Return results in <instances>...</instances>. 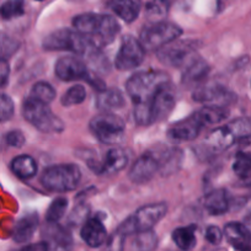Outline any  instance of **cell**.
<instances>
[{"label": "cell", "mask_w": 251, "mask_h": 251, "mask_svg": "<svg viewBox=\"0 0 251 251\" xmlns=\"http://www.w3.org/2000/svg\"><path fill=\"white\" fill-rule=\"evenodd\" d=\"M15 112V105L13 99L6 94H0V123L8 122Z\"/></svg>", "instance_id": "8d00e7d4"}, {"label": "cell", "mask_w": 251, "mask_h": 251, "mask_svg": "<svg viewBox=\"0 0 251 251\" xmlns=\"http://www.w3.org/2000/svg\"><path fill=\"white\" fill-rule=\"evenodd\" d=\"M36 1H43V0H36Z\"/></svg>", "instance_id": "ee69618b"}, {"label": "cell", "mask_w": 251, "mask_h": 251, "mask_svg": "<svg viewBox=\"0 0 251 251\" xmlns=\"http://www.w3.org/2000/svg\"><path fill=\"white\" fill-rule=\"evenodd\" d=\"M20 48V42L10 35L0 31V59H9Z\"/></svg>", "instance_id": "e575fe53"}, {"label": "cell", "mask_w": 251, "mask_h": 251, "mask_svg": "<svg viewBox=\"0 0 251 251\" xmlns=\"http://www.w3.org/2000/svg\"><path fill=\"white\" fill-rule=\"evenodd\" d=\"M108 8L126 23H133L142 10V0H108Z\"/></svg>", "instance_id": "44dd1931"}, {"label": "cell", "mask_w": 251, "mask_h": 251, "mask_svg": "<svg viewBox=\"0 0 251 251\" xmlns=\"http://www.w3.org/2000/svg\"><path fill=\"white\" fill-rule=\"evenodd\" d=\"M233 170L239 178L251 185V153L239 151L234 159Z\"/></svg>", "instance_id": "f546056e"}, {"label": "cell", "mask_w": 251, "mask_h": 251, "mask_svg": "<svg viewBox=\"0 0 251 251\" xmlns=\"http://www.w3.org/2000/svg\"><path fill=\"white\" fill-rule=\"evenodd\" d=\"M125 240L126 235L117 229L116 231H113V234H111L110 238H107L103 251H123L125 250Z\"/></svg>", "instance_id": "74e56055"}, {"label": "cell", "mask_w": 251, "mask_h": 251, "mask_svg": "<svg viewBox=\"0 0 251 251\" xmlns=\"http://www.w3.org/2000/svg\"><path fill=\"white\" fill-rule=\"evenodd\" d=\"M209 73V66L201 58L195 59L191 64H188L183 69L182 83L187 86H195L197 88L206 80Z\"/></svg>", "instance_id": "cb8c5ba5"}, {"label": "cell", "mask_w": 251, "mask_h": 251, "mask_svg": "<svg viewBox=\"0 0 251 251\" xmlns=\"http://www.w3.org/2000/svg\"><path fill=\"white\" fill-rule=\"evenodd\" d=\"M68 208V200L64 197H58L48 207L46 212V222L48 223H58L66 214Z\"/></svg>", "instance_id": "d6a6232c"}, {"label": "cell", "mask_w": 251, "mask_h": 251, "mask_svg": "<svg viewBox=\"0 0 251 251\" xmlns=\"http://www.w3.org/2000/svg\"><path fill=\"white\" fill-rule=\"evenodd\" d=\"M38 214L37 213H27L24 217H21L18 222H16L15 226L13 230V239L15 243L24 244L31 240L35 234L36 229L38 226Z\"/></svg>", "instance_id": "7402d4cb"}, {"label": "cell", "mask_w": 251, "mask_h": 251, "mask_svg": "<svg viewBox=\"0 0 251 251\" xmlns=\"http://www.w3.org/2000/svg\"><path fill=\"white\" fill-rule=\"evenodd\" d=\"M169 85V75L161 71H143L126 81V90L134 106L148 105L160 89Z\"/></svg>", "instance_id": "7a4b0ae2"}, {"label": "cell", "mask_w": 251, "mask_h": 251, "mask_svg": "<svg viewBox=\"0 0 251 251\" xmlns=\"http://www.w3.org/2000/svg\"><path fill=\"white\" fill-rule=\"evenodd\" d=\"M234 94H231L228 89L219 84H201L195 88L192 99L196 102L204 103V105H218L228 106L234 101Z\"/></svg>", "instance_id": "4fadbf2b"}, {"label": "cell", "mask_w": 251, "mask_h": 251, "mask_svg": "<svg viewBox=\"0 0 251 251\" xmlns=\"http://www.w3.org/2000/svg\"><path fill=\"white\" fill-rule=\"evenodd\" d=\"M85 88L83 85H80V84H76V85H73L66 93L63 94L62 99H60V102H62L63 106H66V107H71V106H75L81 103L85 100Z\"/></svg>", "instance_id": "836d02e7"}, {"label": "cell", "mask_w": 251, "mask_h": 251, "mask_svg": "<svg viewBox=\"0 0 251 251\" xmlns=\"http://www.w3.org/2000/svg\"><path fill=\"white\" fill-rule=\"evenodd\" d=\"M144 58L146 48L141 41L133 36H126L115 58V66L118 71H132L141 66Z\"/></svg>", "instance_id": "7c38bea8"}, {"label": "cell", "mask_w": 251, "mask_h": 251, "mask_svg": "<svg viewBox=\"0 0 251 251\" xmlns=\"http://www.w3.org/2000/svg\"><path fill=\"white\" fill-rule=\"evenodd\" d=\"M80 236L90 248H99L107 240V230L99 217H93L83 224Z\"/></svg>", "instance_id": "d6986e66"}, {"label": "cell", "mask_w": 251, "mask_h": 251, "mask_svg": "<svg viewBox=\"0 0 251 251\" xmlns=\"http://www.w3.org/2000/svg\"><path fill=\"white\" fill-rule=\"evenodd\" d=\"M43 50H67L73 53H86L89 48V41L76 30L59 28L47 35L42 42Z\"/></svg>", "instance_id": "30bf717a"}, {"label": "cell", "mask_w": 251, "mask_h": 251, "mask_svg": "<svg viewBox=\"0 0 251 251\" xmlns=\"http://www.w3.org/2000/svg\"><path fill=\"white\" fill-rule=\"evenodd\" d=\"M73 26L74 30L89 41V45L94 50L112 43L120 32L117 20L113 16L105 14L85 13L76 15L73 19Z\"/></svg>", "instance_id": "6da1fadb"}, {"label": "cell", "mask_w": 251, "mask_h": 251, "mask_svg": "<svg viewBox=\"0 0 251 251\" xmlns=\"http://www.w3.org/2000/svg\"><path fill=\"white\" fill-rule=\"evenodd\" d=\"M37 163L35 159L27 154L15 156L10 163V170L16 177L21 180H30L37 174Z\"/></svg>", "instance_id": "d4e9b609"}, {"label": "cell", "mask_w": 251, "mask_h": 251, "mask_svg": "<svg viewBox=\"0 0 251 251\" xmlns=\"http://www.w3.org/2000/svg\"><path fill=\"white\" fill-rule=\"evenodd\" d=\"M43 241L47 244V251H72L73 239L71 233L58 223H46L42 229Z\"/></svg>", "instance_id": "9a60e30c"}, {"label": "cell", "mask_w": 251, "mask_h": 251, "mask_svg": "<svg viewBox=\"0 0 251 251\" xmlns=\"http://www.w3.org/2000/svg\"><path fill=\"white\" fill-rule=\"evenodd\" d=\"M224 236L236 251H251V233L244 224L228 223L224 226Z\"/></svg>", "instance_id": "ffe728a7"}, {"label": "cell", "mask_w": 251, "mask_h": 251, "mask_svg": "<svg viewBox=\"0 0 251 251\" xmlns=\"http://www.w3.org/2000/svg\"><path fill=\"white\" fill-rule=\"evenodd\" d=\"M156 54L158 59L165 66L183 69L199 58L196 42L190 40L173 41L156 50Z\"/></svg>", "instance_id": "ba28073f"}, {"label": "cell", "mask_w": 251, "mask_h": 251, "mask_svg": "<svg viewBox=\"0 0 251 251\" xmlns=\"http://www.w3.org/2000/svg\"><path fill=\"white\" fill-rule=\"evenodd\" d=\"M156 246H158V236L151 229L134 234L131 244V251H154Z\"/></svg>", "instance_id": "f1b7e54d"}, {"label": "cell", "mask_w": 251, "mask_h": 251, "mask_svg": "<svg viewBox=\"0 0 251 251\" xmlns=\"http://www.w3.org/2000/svg\"><path fill=\"white\" fill-rule=\"evenodd\" d=\"M174 243L176 244L180 250L190 251L196 246V226L191 224L187 226H180L176 228L171 234Z\"/></svg>", "instance_id": "4316f807"}, {"label": "cell", "mask_w": 251, "mask_h": 251, "mask_svg": "<svg viewBox=\"0 0 251 251\" xmlns=\"http://www.w3.org/2000/svg\"><path fill=\"white\" fill-rule=\"evenodd\" d=\"M10 79V64L8 59H0V89L5 88Z\"/></svg>", "instance_id": "60d3db41"}, {"label": "cell", "mask_w": 251, "mask_h": 251, "mask_svg": "<svg viewBox=\"0 0 251 251\" xmlns=\"http://www.w3.org/2000/svg\"><path fill=\"white\" fill-rule=\"evenodd\" d=\"M203 127L204 126L202 125L201 121L194 113L185 120L171 125L170 128L168 129V136L175 142H190L197 138Z\"/></svg>", "instance_id": "e0dca14e"}, {"label": "cell", "mask_w": 251, "mask_h": 251, "mask_svg": "<svg viewBox=\"0 0 251 251\" xmlns=\"http://www.w3.org/2000/svg\"><path fill=\"white\" fill-rule=\"evenodd\" d=\"M182 35V28L169 21H156L142 30L139 41L146 50H158L168 43L177 40Z\"/></svg>", "instance_id": "9c48e42d"}, {"label": "cell", "mask_w": 251, "mask_h": 251, "mask_svg": "<svg viewBox=\"0 0 251 251\" xmlns=\"http://www.w3.org/2000/svg\"><path fill=\"white\" fill-rule=\"evenodd\" d=\"M54 73L60 80L74 81L88 79L89 71L85 63L76 57H62L55 62Z\"/></svg>", "instance_id": "5bb4252c"}, {"label": "cell", "mask_w": 251, "mask_h": 251, "mask_svg": "<svg viewBox=\"0 0 251 251\" xmlns=\"http://www.w3.org/2000/svg\"><path fill=\"white\" fill-rule=\"evenodd\" d=\"M166 213H168V204L165 202L146 204L126 219L118 226V230L126 236L134 235L139 231L151 230L166 216Z\"/></svg>", "instance_id": "5b68a950"}, {"label": "cell", "mask_w": 251, "mask_h": 251, "mask_svg": "<svg viewBox=\"0 0 251 251\" xmlns=\"http://www.w3.org/2000/svg\"><path fill=\"white\" fill-rule=\"evenodd\" d=\"M166 148H151L142 154L129 170V178L132 182L141 185L148 182L154 177L156 173H160L163 166V159L165 155Z\"/></svg>", "instance_id": "8fae6325"}, {"label": "cell", "mask_w": 251, "mask_h": 251, "mask_svg": "<svg viewBox=\"0 0 251 251\" xmlns=\"http://www.w3.org/2000/svg\"><path fill=\"white\" fill-rule=\"evenodd\" d=\"M244 226H245L246 228H248V230L251 233V214L249 217H246L245 222H244Z\"/></svg>", "instance_id": "7bdbcfd3"}, {"label": "cell", "mask_w": 251, "mask_h": 251, "mask_svg": "<svg viewBox=\"0 0 251 251\" xmlns=\"http://www.w3.org/2000/svg\"><path fill=\"white\" fill-rule=\"evenodd\" d=\"M175 94L173 93L170 86L166 85L163 89H160L153 98V100L148 103L151 123L158 122V121L168 117L171 111L174 110V107H175Z\"/></svg>", "instance_id": "2e32d148"}, {"label": "cell", "mask_w": 251, "mask_h": 251, "mask_svg": "<svg viewBox=\"0 0 251 251\" xmlns=\"http://www.w3.org/2000/svg\"><path fill=\"white\" fill-rule=\"evenodd\" d=\"M18 251H47V244L46 241H40V243L28 244V245L24 246Z\"/></svg>", "instance_id": "b9f144b4"}, {"label": "cell", "mask_w": 251, "mask_h": 251, "mask_svg": "<svg viewBox=\"0 0 251 251\" xmlns=\"http://www.w3.org/2000/svg\"><path fill=\"white\" fill-rule=\"evenodd\" d=\"M250 132V121L248 118H238L211 132L204 141V147L211 153H221L230 148L235 142H239V139Z\"/></svg>", "instance_id": "277c9868"}, {"label": "cell", "mask_w": 251, "mask_h": 251, "mask_svg": "<svg viewBox=\"0 0 251 251\" xmlns=\"http://www.w3.org/2000/svg\"><path fill=\"white\" fill-rule=\"evenodd\" d=\"M55 93L54 88L50 85L47 81H38L35 85L32 86L30 93V98L35 99V100L40 101V102L46 103V105H50L53 100L55 99Z\"/></svg>", "instance_id": "4dcf8cb0"}, {"label": "cell", "mask_w": 251, "mask_h": 251, "mask_svg": "<svg viewBox=\"0 0 251 251\" xmlns=\"http://www.w3.org/2000/svg\"><path fill=\"white\" fill-rule=\"evenodd\" d=\"M125 102V95L118 89H105L99 93L96 99V105L102 112H112L122 108Z\"/></svg>", "instance_id": "484cf974"}, {"label": "cell", "mask_w": 251, "mask_h": 251, "mask_svg": "<svg viewBox=\"0 0 251 251\" xmlns=\"http://www.w3.org/2000/svg\"><path fill=\"white\" fill-rule=\"evenodd\" d=\"M203 206L211 216H222V214L226 213L230 207L229 194L223 188L214 190L204 197Z\"/></svg>", "instance_id": "603a6c76"}, {"label": "cell", "mask_w": 251, "mask_h": 251, "mask_svg": "<svg viewBox=\"0 0 251 251\" xmlns=\"http://www.w3.org/2000/svg\"><path fill=\"white\" fill-rule=\"evenodd\" d=\"M195 115L199 117L203 126L209 125H217L221 123L222 121L226 120L229 116V110L226 106H218V105H206L195 112Z\"/></svg>", "instance_id": "83f0119b"}, {"label": "cell", "mask_w": 251, "mask_h": 251, "mask_svg": "<svg viewBox=\"0 0 251 251\" xmlns=\"http://www.w3.org/2000/svg\"><path fill=\"white\" fill-rule=\"evenodd\" d=\"M23 116L28 123L43 133H58L64 129V123L52 112L50 106L28 96L23 103Z\"/></svg>", "instance_id": "8992f818"}, {"label": "cell", "mask_w": 251, "mask_h": 251, "mask_svg": "<svg viewBox=\"0 0 251 251\" xmlns=\"http://www.w3.org/2000/svg\"><path fill=\"white\" fill-rule=\"evenodd\" d=\"M25 14V0H5L0 5V18L13 20Z\"/></svg>", "instance_id": "1f68e13d"}, {"label": "cell", "mask_w": 251, "mask_h": 251, "mask_svg": "<svg viewBox=\"0 0 251 251\" xmlns=\"http://www.w3.org/2000/svg\"><path fill=\"white\" fill-rule=\"evenodd\" d=\"M81 180V171L74 164H58L43 171L41 183L48 191L64 194L78 187Z\"/></svg>", "instance_id": "3957f363"}, {"label": "cell", "mask_w": 251, "mask_h": 251, "mask_svg": "<svg viewBox=\"0 0 251 251\" xmlns=\"http://www.w3.org/2000/svg\"><path fill=\"white\" fill-rule=\"evenodd\" d=\"M169 6H170V0H151L147 4V15L151 19H155L154 23L161 21L160 19L168 14Z\"/></svg>", "instance_id": "d590c367"}, {"label": "cell", "mask_w": 251, "mask_h": 251, "mask_svg": "<svg viewBox=\"0 0 251 251\" xmlns=\"http://www.w3.org/2000/svg\"><path fill=\"white\" fill-rule=\"evenodd\" d=\"M181 251H182V250H181Z\"/></svg>", "instance_id": "f6af8a7d"}, {"label": "cell", "mask_w": 251, "mask_h": 251, "mask_svg": "<svg viewBox=\"0 0 251 251\" xmlns=\"http://www.w3.org/2000/svg\"><path fill=\"white\" fill-rule=\"evenodd\" d=\"M89 128L99 142L108 146L120 144L125 138V122L113 112H101L95 116L90 121Z\"/></svg>", "instance_id": "52a82bcc"}, {"label": "cell", "mask_w": 251, "mask_h": 251, "mask_svg": "<svg viewBox=\"0 0 251 251\" xmlns=\"http://www.w3.org/2000/svg\"><path fill=\"white\" fill-rule=\"evenodd\" d=\"M4 141L8 144L9 147H13V148H21V147L25 144L26 138L24 136V133L19 129H13V131L8 132L4 137Z\"/></svg>", "instance_id": "f35d334b"}, {"label": "cell", "mask_w": 251, "mask_h": 251, "mask_svg": "<svg viewBox=\"0 0 251 251\" xmlns=\"http://www.w3.org/2000/svg\"><path fill=\"white\" fill-rule=\"evenodd\" d=\"M127 164H128V155L125 149L120 147H113L108 149L100 163L91 165V168L100 175H113L122 171L127 166Z\"/></svg>", "instance_id": "ac0fdd59"}, {"label": "cell", "mask_w": 251, "mask_h": 251, "mask_svg": "<svg viewBox=\"0 0 251 251\" xmlns=\"http://www.w3.org/2000/svg\"><path fill=\"white\" fill-rule=\"evenodd\" d=\"M206 240L211 243L212 245H218L223 240L224 233L217 226H209L206 229Z\"/></svg>", "instance_id": "ab89813d"}]
</instances>
